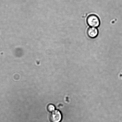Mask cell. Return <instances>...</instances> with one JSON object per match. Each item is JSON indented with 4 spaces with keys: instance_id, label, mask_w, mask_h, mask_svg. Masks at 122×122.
Listing matches in <instances>:
<instances>
[{
    "instance_id": "obj_1",
    "label": "cell",
    "mask_w": 122,
    "mask_h": 122,
    "mask_svg": "<svg viewBox=\"0 0 122 122\" xmlns=\"http://www.w3.org/2000/svg\"><path fill=\"white\" fill-rule=\"evenodd\" d=\"M87 24L91 27L97 28L99 27L100 24V21L99 17L95 15H90L87 19Z\"/></svg>"
},
{
    "instance_id": "obj_2",
    "label": "cell",
    "mask_w": 122,
    "mask_h": 122,
    "mask_svg": "<svg viewBox=\"0 0 122 122\" xmlns=\"http://www.w3.org/2000/svg\"><path fill=\"white\" fill-rule=\"evenodd\" d=\"M50 119L51 122H60L62 119V115L60 111L56 110L51 114Z\"/></svg>"
},
{
    "instance_id": "obj_3",
    "label": "cell",
    "mask_w": 122,
    "mask_h": 122,
    "mask_svg": "<svg viewBox=\"0 0 122 122\" xmlns=\"http://www.w3.org/2000/svg\"><path fill=\"white\" fill-rule=\"evenodd\" d=\"M98 30L95 27H91L87 29V35L91 38H94L96 37L98 34Z\"/></svg>"
},
{
    "instance_id": "obj_4",
    "label": "cell",
    "mask_w": 122,
    "mask_h": 122,
    "mask_svg": "<svg viewBox=\"0 0 122 122\" xmlns=\"http://www.w3.org/2000/svg\"><path fill=\"white\" fill-rule=\"evenodd\" d=\"M47 109L49 112H53L55 110V107L54 105L51 104L48 105Z\"/></svg>"
}]
</instances>
